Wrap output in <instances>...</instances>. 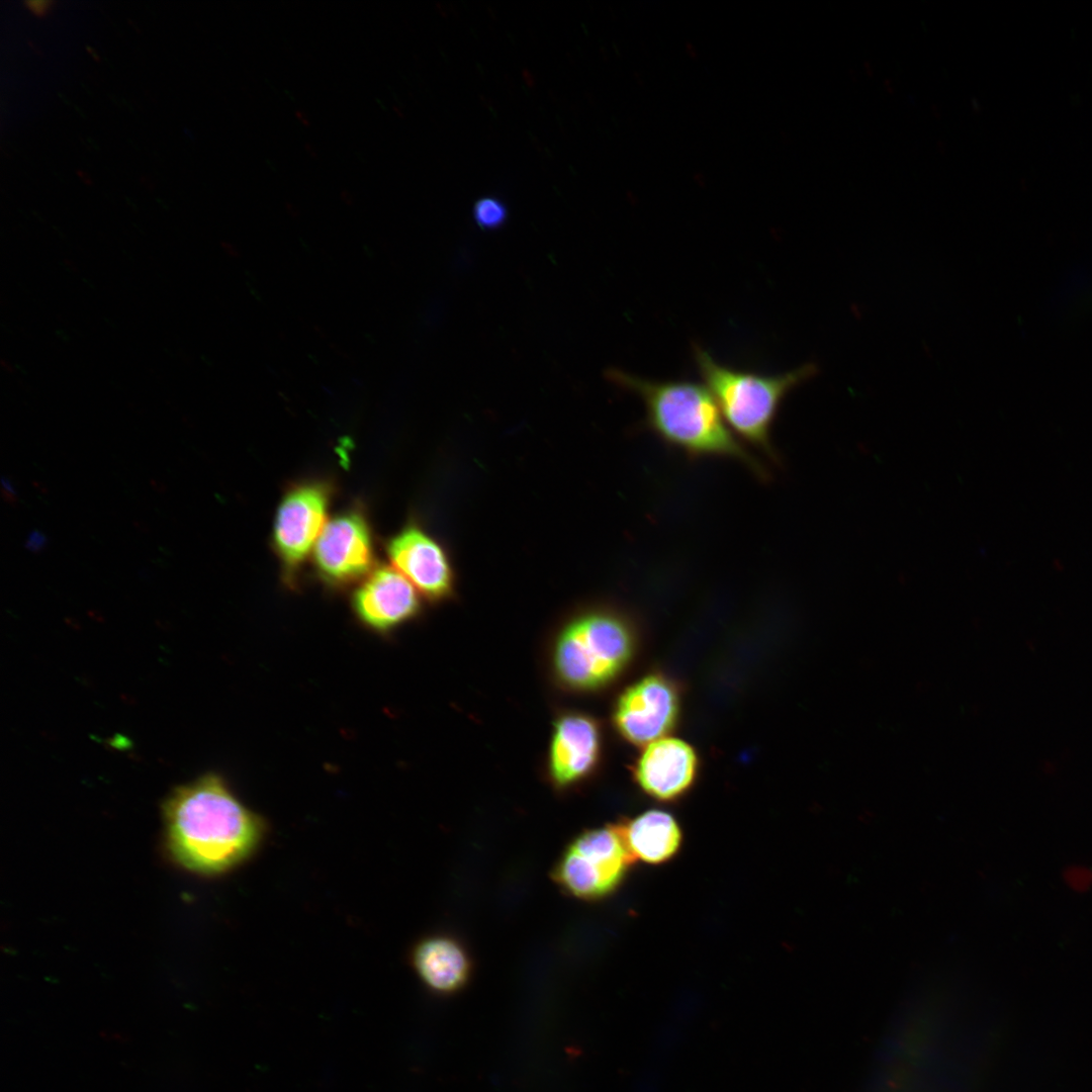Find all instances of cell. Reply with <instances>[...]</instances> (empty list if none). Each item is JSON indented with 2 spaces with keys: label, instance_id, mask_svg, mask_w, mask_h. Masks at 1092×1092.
<instances>
[{
  "label": "cell",
  "instance_id": "6da1fadb",
  "mask_svg": "<svg viewBox=\"0 0 1092 1092\" xmlns=\"http://www.w3.org/2000/svg\"><path fill=\"white\" fill-rule=\"evenodd\" d=\"M164 842L170 858L200 876H218L259 847L263 819L247 808L217 775L174 789L163 804Z\"/></svg>",
  "mask_w": 1092,
  "mask_h": 1092
},
{
  "label": "cell",
  "instance_id": "7a4b0ae2",
  "mask_svg": "<svg viewBox=\"0 0 1092 1092\" xmlns=\"http://www.w3.org/2000/svg\"><path fill=\"white\" fill-rule=\"evenodd\" d=\"M607 379L638 395L645 406V425L663 443L691 458L721 457L741 462L760 478L765 468L726 424L706 385L692 380H651L617 368Z\"/></svg>",
  "mask_w": 1092,
  "mask_h": 1092
},
{
  "label": "cell",
  "instance_id": "3957f363",
  "mask_svg": "<svg viewBox=\"0 0 1092 1092\" xmlns=\"http://www.w3.org/2000/svg\"><path fill=\"white\" fill-rule=\"evenodd\" d=\"M693 356L730 430L776 461L771 429L780 406L794 387L817 374V366L807 363L786 373L767 375L723 365L699 345H694Z\"/></svg>",
  "mask_w": 1092,
  "mask_h": 1092
},
{
  "label": "cell",
  "instance_id": "277c9868",
  "mask_svg": "<svg viewBox=\"0 0 1092 1092\" xmlns=\"http://www.w3.org/2000/svg\"><path fill=\"white\" fill-rule=\"evenodd\" d=\"M627 624L609 613H592L571 623L555 652L560 677L575 688H595L611 679L630 658Z\"/></svg>",
  "mask_w": 1092,
  "mask_h": 1092
},
{
  "label": "cell",
  "instance_id": "5b68a950",
  "mask_svg": "<svg viewBox=\"0 0 1092 1092\" xmlns=\"http://www.w3.org/2000/svg\"><path fill=\"white\" fill-rule=\"evenodd\" d=\"M333 486L323 479L291 484L277 507L272 546L287 581L300 572L328 522Z\"/></svg>",
  "mask_w": 1092,
  "mask_h": 1092
},
{
  "label": "cell",
  "instance_id": "8992f818",
  "mask_svg": "<svg viewBox=\"0 0 1092 1092\" xmlns=\"http://www.w3.org/2000/svg\"><path fill=\"white\" fill-rule=\"evenodd\" d=\"M316 575L328 585L359 583L376 566L372 529L364 511L352 507L328 520L311 553Z\"/></svg>",
  "mask_w": 1092,
  "mask_h": 1092
},
{
  "label": "cell",
  "instance_id": "52a82bcc",
  "mask_svg": "<svg viewBox=\"0 0 1092 1092\" xmlns=\"http://www.w3.org/2000/svg\"><path fill=\"white\" fill-rule=\"evenodd\" d=\"M631 860L618 826L595 829L571 843L559 861L556 876L572 895L600 898L618 886Z\"/></svg>",
  "mask_w": 1092,
  "mask_h": 1092
},
{
  "label": "cell",
  "instance_id": "ba28073f",
  "mask_svg": "<svg viewBox=\"0 0 1092 1092\" xmlns=\"http://www.w3.org/2000/svg\"><path fill=\"white\" fill-rule=\"evenodd\" d=\"M391 566L430 600H441L453 588L454 572L442 545L415 523L405 525L385 546Z\"/></svg>",
  "mask_w": 1092,
  "mask_h": 1092
},
{
  "label": "cell",
  "instance_id": "9c48e42d",
  "mask_svg": "<svg viewBox=\"0 0 1092 1092\" xmlns=\"http://www.w3.org/2000/svg\"><path fill=\"white\" fill-rule=\"evenodd\" d=\"M677 711L675 688L663 676L653 674L624 692L616 706L615 723L630 742L651 743L671 729Z\"/></svg>",
  "mask_w": 1092,
  "mask_h": 1092
},
{
  "label": "cell",
  "instance_id": "30bf717a",
  "mask_svg": "<svg viewBox=\"0 0 1092 1092\" xmlns=\"http://www.w3.org/2000/svg\"><path fill=\"white\" fill-rule=\"evenodd\" d=\"M355 614L368 627L386 631L408 620L420 608L416 587L391 565H376L352 596Z\"/></svg>",
  "mask_w": 1092,
  "mask_h": 1092
},
{
  "label": "cell",
  "instance_id": "8fae6325",
  "mask_svg": "<svg viewBox=\"0 0 1092 1092\" xmlns=\"http://www.w3.org/2000/svg\"><path fill=\"white\" fill-rule=\"evenodd\" d=\"M696 768L697 756L689 744L675 738H660L651 742L640 756L635 777L648 795L672 800L692 785Z\"/></svg>",
  "mask_w": 1092,
  "mask_h": 1092
},
{
  "label": "cell",
  "instance_id": "7c38bea8",
  "mask_svg": "<svg viewBox=\"0 0 1092 1092\" xmlns=\"http://www.w3.org/2000/svg\"><path fill=\"white\" fill-rule=\"evenodd\" d=\"M599 753L596 724L582 716H568L557 725L551 745V772L561 785L584 776L594 766Z\"/></svg>",
  "mask_w": 1092,
  "mask_h": 1092
},
{
  "label": "cell",
  "instance_id": "4fadbf2b",
  "mask_svg": "<svg viewBox=\"0 0 1092 1092\" xmlns=\"http://www.w3.org/2000/svg\"><path fill=\"white\" fill-rule=\"evenodd\" d=\"M632 859L657 864L671 858L681 843V831L668 813L650 810L618 826Z\"/></svg>",
  "mask_w": 1092,
  "mask_h": 1092
},
{
  "label": "cell",
  "instance_id": "5bb4252c",
  "mask_svg": "<svg viewBox=\"0 0 1092 1092\" xmlns=\"http://www.w3.org/2000/svg\"><path fill=\"white\" fill-rule=\"evenodd\" d=\"M413 963L421 979L440 993L458 990L469 974L466 953L456 941L446 937L422 941L414 950Z\"/></svg>",
  "mask_w": 1092,
  "mask_h": 1092
},
{
  "label": "cell",
  "instance_id": "9a60e30c",
  "mask_svg": "<svg viewBox=\"0 0 1092 1092\" xmlns=\"http://www.w3.org/2000/svg\"><path fill=\"white\" fill-rule=\"evenodd\" d=\"M472 215L480 229L492 231L505 224L508 219V208L500 199L486 196L474 203Z\"/></svg>",
  "mask_w": 1092,
  "mask_h": 1092
},
{
  "label": "cell",
  "instance_id": "2e32d148",
  "mask_svg": "<svg viewBox=\"0 0 1092 1092\" xmlns=\"http://www.w3.org/2000/svg\"><path fill=\"white\" fill-rule=\"evenodd\" d=\"M1064 878L1075 891L1084 892L1092 885V871L1086 867H1069L1064 873Z\"/></svg>",
  "mask_w": 1092,
  "mask_h": 1092
},
{
  "label": "cell",
  "instance_id": "e0dca14e",
  "mask_svg": "<svg viewBox=\"0 0 1092 1092\" xmlns=\"http://www.w3.org/2000/svg\"><path fill=\"white\" fill-rule=\"evenodd\" d=\"M48 543V536L42 531L34 529L29 532L24 547L34 554H39L47 548Z\"/></svg>",
  "mask_w": 1092,
  "mask_h": 1092
},
{
  "label": "cell",
  "instance_id": "ac0fdd59",
  "mask_svg": "<svg viewBox=\"0 0 1092 1092\" xmlns=\"http://www.w3.org/2000/svg\"><path fill=\"white\" fill-rule=\"evenodd\" d=\"M55 1H26L25 5L37 16L46 15Z\"/></svg>",
  "mask_w": 1092,
  "mask_h": 1092
}]
</instances>
